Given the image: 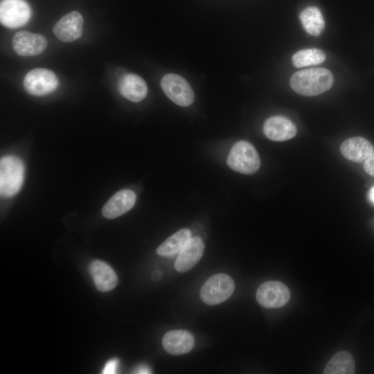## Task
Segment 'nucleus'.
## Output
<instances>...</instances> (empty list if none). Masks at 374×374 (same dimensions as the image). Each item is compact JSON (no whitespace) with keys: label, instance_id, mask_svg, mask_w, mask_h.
I'll list each match as a JSON object with an SVG mask.
<instances>
[{"label":"nucleus","instance_id":"obj_1","mask_svg":"<svg viewBox=\"0 0 374 374\" xmlns=\"http://www.w3.org/2000/svg\"><path fill=\"white\" fill-rule=\"evenodd\" d=\"M332 73L324 68L301 70L294 73L290 80L292 89L299 94L314 96L331 88Z\"/></svg>","mask_w":374,"mask_h":374},{"label":"nucleus","instance_id":"obj_2","mask_svg":"<svg viewBox=\"0 0 374 374\" xmlns=\"http://www.w3.org/2000/svg\"><path fill=\"white\" fill-rule=\"evenodd\" d=\"M226 163L233 170L244 175H253L260 167V159L257 150L247 141H238L233 145Z\"/></svg>","mask_w":374,"mask_h":374},{"label":"nucleus","instance_id":"obj_3","mask_svg":"<svg viewBox=\"0 0 374 374\" xmlns=\"http://www.w3.org/2000/svg\"><path fill=\"white\" fill-rule=\"evenodd\" d=\"M24 179V165L13 155L5 156L0 161V193L6 197H12L21 188Z\"/></svg>","mask_w":374,"mask_h":374},{"label":"nucleus","instance_id":"obj_4","mask_svg":"<svg viewBox=\"0 0 374 374\" xmlns=\"http://www.w3.org/2000/svg\"><path fill=\"white\" fill-rule=\"evenodd\" d=\"M235 283L232 278L225 274L211 276L200 290V298L207 305L220 304L233 294Z\"/></svg>","mask_w":374,"mask_h":374},{"label":"nucleus","instance_id":"obj_5","mask_svg":"<svg viewBox=\"0 0 374 374\" xmlns=\"http://www.w3.org/2000/svg\"><path fill=\"white\" fill-rule=\"evenodd\" d=\"M161 86L166 95L179 106L187 107L194 101V93L190 84L177 74L165 75L161 79Z\"/></svg>","mask_w":374,"mask_h":374},{"label":"nucleus","instance_id":"obj_6","mask_svg":"<svg viewBox=\"0 0 374 374\" xmlns=\"http://www.w3.org/2000/svg\"><path fill=\"white\" fill-rule=\"evenodd\" d=\"M24 87L34 96H44L53 92L58 85V78L52 71L37 68L28 71L24 79Z\"/></svg>","mask_w":374,"mask_h":374},{"label":"nucleus","instance_id":"obj_7","mask_svg":"<svg viewBox=\"0 0 374 374\" xmlns=\"http://www.w3.org/2000/svg\"><path fill=\"white\" fill-rule=\"evenodd\" d=\"M256 296L257 301L262 307L276 308L284 306L289 301L290 292L284 283L271 280L259 286Z\"/></svg>","mask_w":374,"mask_h":374},{"label":"nucleus","instance_id":"obj_8","mask_svg":"<svg viewBox=\"0 0 374 374\" xmlns=\"http://www.w3.org/2000/svg\"><path fill=\"white\" fill-rule=\"evenodd\" d=\"M31 10L24 0H3L0 4V21L6 27L15 28L30 19Z\"/></svg>","mask_w":374,"mask_h":374},{"label":"nucleus","instance_id":"obj_9","mask_svg":"<svg viewBox=\"0 0 374 374\" xmlns=\"http://www.w3.org/2000/svg\"><path fill=\"white\" fill-rule=\"evenodd\" d=\"M47 44L43 35L28 31H19L12 38L13 49L21 56L39 55L46 48Z\"/></svg>","mask_w":374,"mask_h":374},{"label":"nucleus","instance_id":"obj_10","mask_svg":"<svg viewBox=\"0 0 374 374\" xmlns=\"http://www.w3.org/2000/svg\"><path fill=\"white\" fill-rule=\"evenodd\" d=\"M83 23L82 15L77 11H72L60 18L54 25L53 33L62 42H73L81 36Z\"/></svg>","mask_w":374,"mask_h":374},{"label":"nucleus","instance_id":"obj_11","mask_svg":"<svg viewBox=\"0 0 374 374\" xmlns=\"http://www.w3.org/2000/svg\"><path fill=\"white\" fill-rule=\"evenodd\" d=\"M263 132L272 141H284L296 135V127L289 118L283 116H274L265 121Z\"/></svg>","mask_w":374,"mask_h":374},{"label":"nucleus","instance_id":"obj_12","mask_svg":"<svg viewBox=\"0 0 374 374\" xmlns=\"http://www.w3.org/2000/svg\"><path fill=\"white\" fill-rule=\"evenodd\" d=\"M204 244L199 237L190 239L179 253L175 262V269L179 272H186L191 269L203 256Z\"/></svg>","mask_w":374,"mask_h":374},{"label":"nucleus","instance_id":"obj_13","mask_svg":"<svg viewBox=\"0 0 374 374\" xmlns=\"http://www.w3.org/2000/svg\"><path fill=\"white\" fill-rule=\"evenodd\" d=\"M136 199V194L131 190L123 189L117 192L103 206V216L114 219L123 215L134 206Z\"/></svg>","mask_w":374,"mask_h":374},{"label":"nucleus","instance_id":"obj_14","mask_svg":"<svg viewBox=\"0 0 374 374\" xmlns=\"http://www.w3.org/2000/svg\"><path fill=\"white\" fill-rule=\"evenodd\" d=\"M193 336L185 330L168 332L163 337L162 345L171 355H183L190 352L194 346Z\"/></svg>","mask_w":374,"mask_h":374},{"label":"nucleus","instance_id":"obj_15","mask_svg":"<svg viewBox=\"0 0 374 374\" xmlns=\"http://www.w3.org/2000/svg\"><path fill=\"white\" fill-rule=\"evenodd\" d=\"M374 151L367 139L356 136L345 140L340 146V152L346 159L356 163L364 161Z\"/></svg>","mask_w":374,"mask_h":374},{"label":"nucleus","instance_id":"obj_16","mask_svg":"<svg viewBox=\"0 0 374 374\" xmlns=\"http://www.w3.org/2000/svg\"><path fill=\"white\" fill-rule=\"evenodd\" d=\"M120 93L132 102H140L148 93L145 82L138 75L128 73L123 75L118 81Z\"/></svg>","mask_w":374,"mask_h":374},{"label":"nucleus","instance_id":"obj_17","mask_svg":"<svg viewBox=\"0 0 374 374\" xmlns=\"http://www.w3.org/2000/svg\"><path fill=\"white\" fill-rule=\"evenodd\" d=\"M89 271L98 290L108 292L114 289L118 278L113 269L105 262L93 260L89 265Z\"/></svg>","mask_w":374,"mask_h":374},{"label":"nucleus","instance_id":"obj_18","mask_svg":"<svg viewBox=\"0 0 374 374\" xmlns=\"http://www.w3.org/2000/svg\"><path fill=\"white\" fill-rule=\"evenodd\" d=\"M191 238L190 229H181L161 243L156 252L161 256H173L181 252Z\"/></svg>","mask_w":374,"mask_h":374},{"label":"nucleus","instance_id":"obj_19","mask_svg":"<svg viewBox=\"0 0 374 374\" xmlns=\"http://www.w3.org/2000/svg\"><path fill=\"white\" fill-rule=\"evenodd\" d=\"M299 18L303 28L310 35H319L325 26L323 17L317 7H308L300 13Z\"/></svg>","mask_w":374,"mask_h":374},{"label":"nucleus","instance_id":"obj_20","mask_svg":"<svg viewBox=\"0 0 374 374\" xmlns=\"http://www.w3.org/2000/svg\"><path fill=\"white\" fill-rule=\"evenodd\" d=\"M355 371V362L351 354L347 351H339L330 359L323 373L353 374Z\"/></svg>","mask_w":374,"mask_h":374},{"label":"nucleus","instance_id":"obj_21","mask_svg":"<svg viewBox=\"0 0 374 374\" xmlns=\"http://www.w3.org/2000/svg\"><path fill=\"white\" fill-rule=\"evenodd\" d=\"M325 60L323 51L314 48L301 50L294 53L292 58L293 65L298 68L319 64Z\"/></svg>","mask_w":374,"mask_h":374},{"label":"nucleus","instance_id":"obj_22","mask_svg":"<svg viewBox=\"0 0 374 374\" xmlns=\"http://www.w3.org/2000/svg\"><path fill=\"white\" fill-rule=\"evenodd\" d=\"M119 362L117 359H112L109 360L105 365L103 369L102 373L103 374H113L116 373L118 366Z\"/></svg>","mask_w":374,"mask_h":374},{"label":"nucleus","instance_id":"obj_23","mask_svg":"<svg viewBox=\"0 0 374 374\" xmlns=\"http://www.w3.org/2000/svg\"><path fill=\"white\" fill-rule=\"evenodd\" d=\"M364 168L367 174L374 177V151L364 161Z\"/></svg>","mask_w":374,"mask_h":374},{"label":"nucleus","instance_id":"obj_24","mask_svg":"<svg viewBox=\"0 0 374 374\" xmlns=\"http://www.w3.org/2000/svg\"><path fill=\"white\" fill-rule=\"evenodd\" d=\"M136 373H150V369L146 365H140L135 370Z\"/></svg>","mask_w":374,"mask_h":374},{"label":"nucleus","instance_id":"obj_25","mask_svg":"<svg viewBox=\"0 0 374 374\" xmlns=\"http://www.w3.org/2000/svg\"><path fill=\"white\" fill-rule=\"evenodd\" d=\"M368 197L370 202L374 205V186L370 188L368 192Z\"/></svg>","mask_w":374,"mask_h":374}]
</instances>
